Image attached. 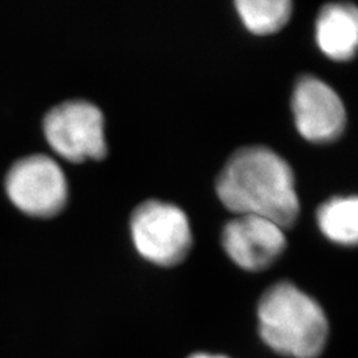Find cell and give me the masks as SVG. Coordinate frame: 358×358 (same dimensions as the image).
Wrapping results in <instances>:
<instances>
[{"label": "cell", "mask_w": 358, "mask_h": 358, "mask_svg": "<svg viewBox=\"0 0 358 358\" xmlns=\"http://www.w3.org/2000/svg\"><path fill=\"white\" fill-rule=\"evenodd\" d=\"M217 192L231 211L266 217L282 229L294 226L300 213L292 169L264 146L232 154L217 178Z\"/></svg>", "instance_id": "1"}, {"label": "cell", "mask_w": 358, "mask_h": 358, "mask_svg": "<svg viewBox=\"0 0 358 358\" xmlns=\"http://www.w3.org/2000/svg\"><path fill=\"white\" fill-rule=\"evenodd\" d=\"M257 322L264 344L284 357L317 358L329 337L322 307L292 282H278L263 294Z\"/></svg>", "instance_id": "2"}, {"label": "cell", "mask_w": 358, "mask_h": 358, "mask_svg": "<svg viewBox=\"0 0 358 358\" xmlns=\"http://www.w3.org/2000/svg\"><path fill=\"white\" fill-rule=\"evenodd\" d=\"M130 232L137 251L158 266L178 264L192 248L187 215L164 201L149 199L137 206L130 217Z\"/></svg>", "instance_id": "3"}, {"label": "cell", "mask_w": 358, "mask_h": 358, "mask_svg": "<svg viewBox=\"0 0 358 358\" xmlns=\"http://www.w3.org/2000/svg\"><path fill=\"white\" fill-rule=\"evenodd\" d=\"M43 129L55 152L66 159H97L106 153L103 115L96 103L76 99L55 105L44 117Z\"/></svg>", "instance_id": "4"}, {"label": "cell", "mask_w": 358, "mask_h": 358, "mask_svg": "<svg viewBox=\"0 0 358 358\" xmlns=\"http://www.w3.org/2000/svg\"><path fill=\"white\" fill-rule=\"evenodd\" d=\"M6 190L13 205L35 217H51L68 199V180L60 165L45 154L15 161L6 176Z\"/></svg>", "instance_id": "5"}, {"label": "cell", "mask_w": 358, "mask_h": 358, "mask_svg": "<svg viewBox=\"0 0 358 358\" xmlns=\"http://www.w3.org/2000/svg\"><path fill=\"white\" fill-rule=\"evenodd\" d=\"M292 109L297 130L308 141H334L345 128L344 103L338 94L317 77L299 78L294 87Z\"/></svg>", "instance_id": "6"}, {"label": "cell", "mask_w": 358, "mask_h": 358, "mask_svg": "<svg viewBox=\"0 0 358 358\" xmlns=\"http://www.w3.org/2000/svg\"><path fill=\"white\" fill-rule=\"evenodd\" d=\"M222 243L238 267L257 272L268 268L280 257L287 239L282 227L272 220L239 215L224 226Z\"/></svg>", "instance_id": "7"}, {"label": "cell", "mask_w": 358, "mask_h": 358, "mask_svg": "<svg viewBox=\"0 0 358 358\" xmlns=\"http://www.w3.org/2000/svg\"><path fill=\"white\" fill-rule=\"evenodd\" d=\"M316 41L328 57L346 62L358 52V7L352 3H329L316 20Z\"/></svg>", "instance_id": "8"}, {"label": "cell", "mask_w": 358, "mask_h": 358, "mask_svg": "<svg viewBox=\"0 0 358 358\" xmlns=\"http://www.w3.org/2000/svg\"><path fill=\"white\" fill-rule=\"evenodd\" d=\"M321 232L334 243L358 245V196H336L317 210Z\"/></svg>", "instance_id": "9"}, {"label": "cell", "mask_w": 358, "mask_h": 358, "mask_svg": "<svg viewBox=\"0 0 358 358\" xmlns=\"http://www.w3.org/2000/svg\"><path fill=\"white\" fill-rule=\"evenodd\" d=\"M236 8L251 32L268 35L289 20L292 3L289 0H238Z\"/></svg>", "instance_id": "10"}, {"label": "cell", "mask_w": 358, "mask_h": 358, "mask_svg": "<svg viewBox=\"0 0 358 358\" xmlns=\"http://www.w3.org/2000/svg\"><path fill=\"white\" fill-rule=\"evenodd\" d=\"M189 358H229L226 356H220V355H207V353H195L192 357Z\"/></svg>", "instance_id": "11"}]
</instances>
